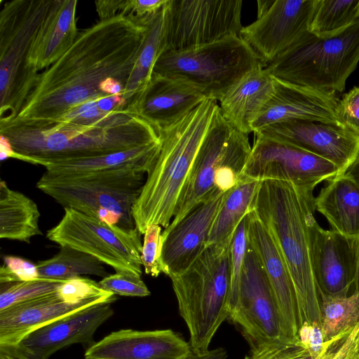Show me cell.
Segmentation results:
<instances>
[{"label": "cell", "instance_id": "1", "mask_svg": "<svg viewBox=\"0 0 359 359\" xmlns=\"http://www.w3.org/2000/svg\"><path fill=\"white\" fill-rule=\"evenodd\" d=\"M144 31L122 13L79 31L72 46L39 74L11 121L49 122L86 102L123 96Z\"/></svg>", "mask_w": 359, "mask_h": 359}, {"label": "cell", "instance_id": "2", "mask_svg": "<svg viewBox=\"0 0 359 359\" xmlns=\"http://www.w3.org/2000/svg\"><path fill=\"white\" fill-rule=\"evenodd\" d=\"M0 135L18 159L35 165L103 156L160 141L158 133L130 109L90 125L0 121Z\"/></svg>", "mask_w": 359, "mask_h": 359}, {"label": "cell", "instance_id": "3", "mask_svg": "<svg viewBox=\"0 0 359 359\" xmlns=\"http://www.w3.org/2000/svg\"><path fill=\"white\" fill-rule=\"evenodd\" d=\"M313 191L288 182L264 180L250 208L273 236L285 262L295 289L300 327L322 322L312 262Z\"/></svg>", "mask_w": 359, "mask_h": 359}, {"label": "cell", "instance_id": "4", "mask_svg": "<svg viewBox=\"0 0 359 359\" xmlns=\"http://www.w3.org/2000/svg\"><path fill=\"white\" fill-rule=\"evenodd\" d=\"M219 109L207 98L175 123L157 131L161 147L133 208L140 234L153 224H170L198 149Z\"/></svg>", "mask_w": 359, "mask_h": 359}, {"label": "cell", "instance_id": "5", "mask_svg": "<svg viewBox=\"0 0 359 359\" xmlns=\"http://www.w3.org/2000/svg\"><path fill=\"white\" fill-rule=\"evenodd\" d=\"M229 245H207L188 269L170 278L191 348L196 353L210 349L215 334L229 318Z\"/></svg>", "mask_w": 359, "mask_h": 359}, {"label": "cell", "instance_id": "6", "mask_svg": "<svg viewBox=\"0 0 359 359\" xmlns=\"http://www.w3.org/2000/svg\"><path fill=\"white\" fill-rule=\"evenodd\" d=\"M145 173L134 167L62 175L45 172L36 187L64 208L133 229V208L145 182Z\"/></svg>", "mask_w": 359, "mask_h": 359}, {"label": "cell", "instance_id": "7", "mask_svg": "<svg viewBox=\"0 0 359 359\" xmlns=\"http://www.w3.org/2000/svg\"><path fill=\"white\" fill-rule=\"evenodd\" d=\"M52 0H13L0 12V121L17 117L39 73L29 66L33 42Z\"/></svg>", "mask_w": 359, "mask_h": 359}, {"label": "cell", "instance_id": "8", "mask_svg": "<svg viewBox=\"0 0 359 359\" xmlns=\"http://www.w3.org/2000/svg\"><path fill=\"white\" fill-rule=\"evenodd\" d=\"M359 62V22L327 39L309 32L264 67L273 78L341 93Z\"/></svg>", "mask_w": 359, "mask_h": 359}, {"label": "cell", "instance_id": "9", "mask_svg": "<svg viewBox=\"0 0 359 359\" xmlns=\"http://www.w3.org/2000/svg\"><path fill=\"white\" fill-rule=\"evenodd\" d=\"M259 63L238 35L179 51H164L153 73L188 81L205 97L219 101L227 90Z\"/></svg>", "mask_w": 359, "mask_h": 359}, {"label": "cell", "instance_id": "10", "mask_svg": "<svg viewBox=\"0 0 359 359\" xmlns=\"http://www.w3.org/2000/svg\"><path fill=\"white\" fill-rule=\"evenodd\" d=\"M60 222L47 238L92 255L114 269L142 275V244L137 229L109 224L72 208H64Z\"/></svg>", "mask_w": 359, "mask_h": 359}, {"label": "cell", "instance_id": "11", "mask_svg": "<svg viewBox=\"0 0 359 359\" xmlns=\"http://www.w3.org/2000/svg\"><path fill=\"white\" fill-rule=\"evenodd\" d=\"M242 4L241 0H167L163 6L164 51L186 50L239 36Z\"/></svg>", "mask_w": 359, "mask_h": 359}, {"label": "cell", "instance_id": "12", "mask_svg": "<svg viewBox=\"0 0 359 359\" xmlns=\"http://www.w3.org/2000/svg\"><path fill=\"white\" fill-rule=\"evenodd\" d=\"M339 170L330 161L293 144L255 133L240 180H280L315 189Z\"/></svg>", "mask_w": 359, "mask_h": 359}, {"label": "cell", "instance_id": "13", "mask_svg": "<svg viewBox=\"0 0 359 359\" xmlns=\"http://www.w3.org/2000/svg\"><path fill=\"white\" fill-rule=\"evenodd\" d=\"M229 318L241 328L252 346L286 337L266 274L248 243L238 294L229 306Z\"/></svg>", "mask_w": 359, "mask_h": 359}, {"label": "cell", "instance_id": "14", "mask_svg": "<svg viewBox=\"0 0 359 359\" xmlns=\"http://www.w3.org/2000/svg\"><path fill=\"white\" fill-rule=\"evenodd\" d=\"M316 0H275L252 24L243 27L240 37L266 67L310 32Z\"/></svg>", "mask_w": 359, "mask_h": 359}, {"label": "cell", "instance_id": "15", "mask_svg": "<svg viewBox=\"0 0 359 359\" xmlns=\"http://www.w3.org/2000/svg\"><path fill=\"white\" fill-rule=\"evenodd\" d=\"M255 133L322 156L337 166L339 175L345 174L359 156V135L334 124L293 120L270 125Z\"/></svg>", "mask_w": 359, "mask_h": 359}, {"label": "cell", "instance_id": "16", "mask_svg": "<svg viewBox=\"0 0 359 359\" xmlns=\"http://www.w3.org/2000/svg\"><path fill=\"white\" fill-rule=\"evenodd\" d=\"M336 93L285 82L274 78V91L252 124L257 133L270 125L299 120L346 127L338 116Z\"/></svg>", "mask_w": 359, "mask_h": 359}, {"label": "cell", "instance_id": "17", "mask_svg": "<svg viewBox=\"0 0 359 359\" xmlns=\"http://www.w3.org/2000/svg\"><path fill=\"white\" fill-rule=\"evenodd\" d=\"M236 130L223 117L219 106L198 149L174 217L165 229L175 226L201 204L222 194L215 190V177Z\"/></svg>", "mask_w": 359, "mask_h": 359}, {"label": "cell", "instance_id": "18", "mask_svg": "<svg viewBox=\"0 0 359 359\" xmlns=\"http://www.w3.org/2000/svg\"><path fill=\"white\" fill-rule=\"evenodd\" d=\"M246 229L248 245L258 257L273 292L285 334L297 337L300 325L292 278L273 236L252 208L246 215Z\"/></svg>", "mask_w": 359, "mask_h": 359}, {"label": "cell", "instance_id": "19", "mask_svg": "<svg viewBox=\"0 0 359 359\" xmlns=\"http://www.w3.org/2000/svg\"><path fill=\"white\" fill-rule=\"evenodd\" d=\"M312 262L320 297H345L353 292L355 241L323 229L316 220L312 227Z\"/></svg>", "mask_w": 359, "mask_h": 359}, {"label": "cell", "instance_id": "20", "mask_svg": "<svg viewBox=\"0 0 359 359\" xmlns=\"http://www.w3.org/2000/svg\"><path fill=\"white\" fill-rule=\"evenodd\" d=\"M226 192L203 203L175 226L164 229L161 260L163 273L169 278L188 269L203 252Z\"/></svg>", "mask_w": 359, "mask_h": 359}, {"label": "cell", "instance_id": "21", "mask_svg": "<svg viewBox=\"0 0 359 359\" xmlns=\"http://www.w3.org/2000/svg\"><path fill=\"white\" fill-rule=\"evenodd\" d=\"M205 99L203 91L188 81L153 73L128 109L157 132L177 122Z\"/></svg>", "mask_w": 359, "mask_h": 359}, {"label": "cell", "instance_id": "22", "mask_svg": "<svg viewBox=\"0 0 359 359\" xmlns=\"http://www.w3.org/2000/svg\"><path fill=\"white\" fill-rule=\"evenodd\" d=\"M191 346L171 329L111 332L88 347L86 359H183Z\"/></svg>", "mask_w": 359, "mask_h": 359}, {"label": "cell", "instance_id": "23", "mask_svg": "<svg viewBox=\"0 0 359 359\" xmlns=\"http://www.w3.org/2000/svg\"><path fill=\"white\" fill-rule=\"evenodd\" d=\"M111 303L95 304L50 322L27 334L18 345L38 359L74 344H94L98 327L114 313Z\"/></svg>", "mask_w": 359, "mask_h": 359}, {"label": "cell", "instance_id": "24", "mask_svg": "<svg viewBox=\"0 0 359 359\" xmlns=\"http://www.w3.org/2000/svg\"><path fill=\"white\" fill-rule=\"evenodd\" d=\"M116 300L115 297L74 304L66 301L56 291L13 305L0 311V345H18L29 333L60 318L95 304L113 303Z\"/></svg>", "mask_w": 359, "mask_h": 359}, {"label": "cell", "instance_id": "25", "mask_svg": "<svg viewBox=\"0 0 359 359\" xmlns=\"http://www.w3.org/2000/svg\"><path fill=\"white\" fill-rule=\"evenodd\" d=\"M76 0H52L33 42L29 66L35 72L48 68L74 44L78 36Z\"/></svg>", "mask_w": 359, "mask_h": 359}, {"label": "cell", "instance_id": "26", "mask_svg": "<svg viewBox=\"0 0 359 359\" xmlns=\"http://www.w3.org/2000/svg\"><path fill=\"white\" fill-rule=\"evenodd\" d=\"M274 91V78L259 64L219 100L223 117L236 130L252 132V124Z\"/></svg>", "mask_w": 359, "mask_h": 359}, {"label": "cell", "instance_id": "27", "mask_svg": "<svg viewBox=\"0 0 359 359\" xmlns=\"http://www.w3.org/2000/svg\"><path fill=\"white\" fill-rule=\"evenodd\" d=\"M314 206L331 230L355 241L359 236V184L353 177L344 174L326 181L315 196Z\"/></svg>", "mask_w": 359, "mask_h": 359}, {"label": "cell", "instance_id": "28", "mask_svg": "<svg viewBox=\"0 0 359 359\" xmlns=\"http://www.w3.org/2000/svg\"><path fill=\"white\" fill-rule=\"evenodd\" d=\"M161 140L126 151L103 156L45 162L46 172L53 175H72L134 167L147 174L154 165L161 151Z\"/></svg>", "mask_w": 359, "mask_h": 359}, {"label": "cell", "instance_id": "29", "mask_svg": "<svg viewBox=\"0 0 359 359\" xmlns=\"http://www.w3.org/2000/svg\"><path fill=\"white\" fill-rule=\"evenodd\" d=\"M37 205L21 192L0 182V238L29 243L32 237L42 235Z\"/></svg>", "mask_w": 359, "mask_h": 359}, {"label": "cell", "instance_id": "30", "mask_svg": "<svg viewBox=\"0 0 359 359\" xmlns=\"http://www.w3.org/2000/svg\"><path fill=\"white\" fill-rule=\"evenodd\" d=\"M142 26L145 28L144 39L123 96L128 104L147 86L156 61L165 50L163 6Z\"/></svg>", "mask_w": 359, "mask_h": 359}, {"label": "cell", "instance_id": "31", "mask_svg": "<svg viewBox=\"0 0 359 359\" xmlns=\"http://www.w3.org/2000/svg\"><path fill=\"white\" fill-rule=\"evenodd\" d=\"M260 184L257 180H241L226 193L212 225L207 245L230 244L238 225L250 211Z\"/></svg>", "mask_w": 359, "mask_h": 359}, {"label": "cell", "instance_id": "32", "mask_svg": "<svg viewBox=\"0 0 359 359\" xmlns=\"http://www.w3.org/2000/svg\"><path fill=\"white\" fill-rule=\"evenodd\" d=\"M104 263L96 257L69 246H61L53 257L36 264L40 278L68 280L82 275L109 276Z\"/></svg>", "mask_w": 359, "mask_h": 359}, {"label": "cell", "instance_id": "33", "mask_svg": "<svg viewBox=\"0 0 359 359\" xmlns=\"http://www.w3.org/2000/svg\"><path fill=\"white\" fill-rule=\"evenodd\" d=\"M359 22V0H316L309 31L327 39Z\"/></svg>", "mask_w": 359, "mask_h": 359}, {"label": "cell", "instance_id": "34", "mask_svg": "<svg viewBox=\"0 0 359 359\" xmlns=\"http://www.w3.org/2000/svg\"><path fill=\"white\" fill-rule=\"evenodd\" d=\"M325 341L351 329L359 321V290L341 298L320 297Z\"/></svg>", "mask_w": 359, "mask_h": 359}, {"label": "cell", "instance_id": "35", "mask_svg": "<svg viewBox=\"0 0 359 359\" xmlns=\"http://www.w3.org/2000/svg\"><path fill=\"white\" fill-rule=\"evenodd\" d=\"M63 282L62 280L39 278L29 281L0 284V311L53 293Z\"/></svg>", "mask_w": 359, "mask_h": 359}, {"label": "cell", "instance_id": "36", "mask_svg": "<svg viewBox=\"0 0 359 359\" xmlns=\"http://www.w3.org/2000/svg\"><path fill=\"white\" fill-rule=\"evenodd\" d=\"M244 359H314L299 337H283L253 346Z\"/></svg>", "mask_w": 359, "mask_h": 359}, {"label": "cell", "instance_id": "37", "mask_svg": "<svg viewBox=\"0 0 359 359\" xmlns=\"http://www.w3.org/2000/svg\"><path fill=\"white\" fill-rule=\"evenodd\" d=\"M247 248L245 215L235 230L229 245L230 294L229 309L238 294Z\"/></svg>", "mask_w": 359, "mask_h": 359}, {"label": "cell", "instance_id": "38", "mask_svg": "<svg viewBox=\"0 0 359 359\" xmlns=\"http://www.w3.org/2000/svg\"><path fill=\"white\" fill-rule=\"evenodd\" d=\"M162 226L149 225L144 233L141 253V260L146 274L158 277L164 272L161 260Z\"/></svg>", "mask_w": 359, "mask_h": 359}, {"label": "cell", "instance_id": "39", "mask_svg": "<svg viewBox=\"0 0 359 359\" xmlns=\"http://www.w3.org/2000/svg\"><path fill=\"white\" fill-rule=\"evenodd\" d=\"M98 283L103 290L115 295L143 297L150 294L141 276L133 272L118 271L103 278Z\"/></svg>", "mask_w": 359, "mask_h": 359}, {"label": "cell", "instance_id": "40", "mask_svg": "<svg viewBox=\"0 0 359 359\" xmlns=\"http://www.w3.org/2000/svg\"><path fill=\"white\" fill-rule=\"evenodd\" d=\"M39 278L36 264L19 257H4V264L0 269V284L29 281Z\"/></svg>", "mask_w": 359, "mask_h": 359}, {"label": "cell", "instance_id": "41", "mask_svg": "<svg viewBox=\"0 0 359 359\" xmlns=\"http://www.w3.org/2000/svg\"><path fill=\"white\" fill-rule=\"evenodd\" d=\"M167 0H123L121 13L126 15L135 23L142 26L151 16L158 13Z\"/></svg>", "mask_w": 359, "mask_h": 359}, {"label": "cell", "instance_id": "42", "mask_svg": "<svg viewBox=\"0 0 359 359\" xmlns=\"http://www.w3.org/2000/svg\"><path fill=\"white\" fill-rule=\"evenodd\" d=\"M338 116L346 127L359 135V87H353L339 100Z\"/></svg>", "mask_w": 359, "mask_h": 359}, {"label": "cell", "instance_id": "43", "mask_svg": "<svg viewBox=\"0 0 359 359\" xmlns=\"http://www.w3.org/2000/svg\"><path fill=\"white\" fill-rule=\"evenodd\" d=\"M298 337L314 359L321 353L325 344L321 325L317 323L303 324L299 330Z\"/></svg>", "mask_w": 359, "mask_h": 359}, {"label": "cell", "instance_id": "44", "mask_svg": "<svg viewBox=\"0 0 359 359\" xmlns=\"http://www.w3.org/2000/svg\"><path fill=\"white\" fill-rule=\"evenodd\" d=\"M331 359H359V321L352 327Z\"/></svg>", "mask_w": 359, "mask_h": 359}, {"label": "cell", "instance_id": "45", "mask_svg": "<svg viewBox=\"0 0 359 359\" xmlns=\"http://www.w3.org/2000/svg\"><path fill=\"white\" fill-rule=\"evenodd\" d=\"M123 0H100L95 1L100 20L111 18L121 11Z\"/></svg>", "mask_w": 359, "mask_h": 359}, {"label": "cell", "instance_id": "46", "mask_svg": "<svg viewBox=\"0 0 359 359\" xmlns=\"http://www.w3.org/2000/svg\"><path fill=\"white\" fill-rule=\"evenodd\" d=\"M0 359H38L19 345H0Z\"/></svg>", "mask_w": 359, "mask_h": 359}, {"label": "cell", "instance_id": "47", "mask_svg": "<svg viewBox=\"0 0 359 359\" xmlns=\"http://www.w3.org/2000/svg\"><path fill=\"white\" fill-rule=\"evenodd\" d=\"M228 356L226 351L222 348L209 349L203 353H196L192 350L183 359H226Z\"/></svg>", "mask_w": 359, "mask_h": 359}, {"label": "cell", "instance_id": "48", "mask_svg": "<svg viewBox=\"0 0 359 359\" xmlns=\"http://www.w3.org/2000/svg\"><path fill=\"white\" fill-rule=\"evenodd\" d=\"M343 340L342 336L337 335L331 339L326 341L323 350L316 359H331L343 342Z\"/></svg>", "mask_w": 359, "mask_h": 359}, {"label": "cell", "instance_id": "49", "mask_svg": "<svg viewBox=\"0 0 359 359\" xmlns=\"http://www.w3.org/2000/svg\"><path fill=\"white\" fill-rule=\"evenodd\" d=\"M355 275L353 292L359 290V236L355 241Z\"/></svg>", "mask_w": 359, "mask_h": 359}, {"label": "cell", "instance_id": "50", "mask_svg": "<svg viewBox=\"0 0 359 359\" xmlns=\"http://www.w3.org/2000/svg\"><path fill=\"white\" fill-rule=\"evenodd\" d=\"M275 0L257 1V18L264 15L273 5Z\"/></svg>", "mask_w": 359, "mask_h": 359}, {"label": "cell", "instance_id": "51", "mask_svg": "<svg viewBox=\"0 0 359 359\" xmlns=\"http://www.w3.org/2000/svg\"><path fill=\"white\" fill-rule=\"evenodd\" d=\"M345 174L353 177L359 184V156L355 162L346 170Z\"/></svg>", "mask_w": 359, "mask_h": 359}]
</instances>
